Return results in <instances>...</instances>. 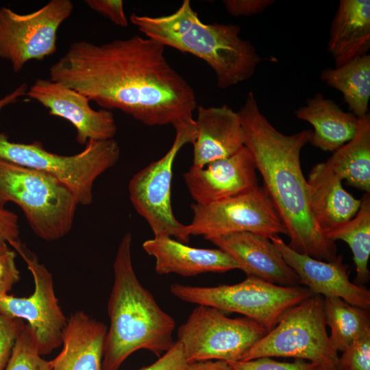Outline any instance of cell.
<instances>
[{
  "label": "cell",
  "instance_id": "obj_32",
  "mask_svg": "<svg viewBox=\"0 0 370 370\" xmlns=\"http://www.w3.org/2000/svg\"><path fill=\"white\" fill-rule=\"evenodd\" d=\"M16 256V252L8 245L0 247V297L8 295L13 285L20 280Z\"/></svg>",
  "mask_w": 370,
  "mask_h": 370
},
{
  "label": "cell",
  "instance_id": "obj_25",
  "mask_svg": "<svg viewBox=\"0 0 370 370\" xmlns=\"http://www.w3.org/2000/svg\"><path fill=\"white\" fill-rule=\"evenodd\" d=\"M320 77L340 91L353 113L360 118L368 112L370 99V56L355 58L339 67L323 69Z\"/></svg>",
  "mask_w": 370,
  "mask_h": 370
},
{
  "label": "cell",
  "instance_id": "obj_13",
  "mask_svg": "<svg viewBox=\"0 0 370 370\" xmlns=\"http://www.w3.org/2000/svg\"><path fill=\"white\" fill-rule=\"evenodd\" d=\"M10 245L26 262L33 277L34 291L27 297H0V312L12 318L25 319L34 334L39 353L49 354L62 345L67 323L55 294L53 275L19 240Z\"/></svg>",
  "mask_w": 370,
  "mask_h": 370
},
{
  "label": "cell",
  "instance_id": "obj_18",
  "mask_svg": "<svg viewBox=\"0 0 370 370\" xmlns=\"http://www.w3.org/2000/svg\"><path fill=\"white\" fill-rule=\"evenodd\" d=\"M197 112L193 166L203 167L245 146V132L238 112L225 104L208 108L199 106Z\"/></svg>",
  "mask_w": 370,
  "mask_h": 370
},
{
  "label": "cell",
  "instance_id": "obj_10",
  "mask_svg": "<svg viewBox=\"0 0 370 370\" xmlns=\"http://www.w3.org/2000/svg\"><path fill=\"white\" fill-rule=\"evenodd\" d=\"M175 130V137L170 149L161 158L133 175L128 191L134 208L147 222L154 238L171 237L186 244L190 236L171 207V180L177 154L184 145L193 143L196 138L195 121Z\"/></svg>",
  "mask_w": 370,
  "mask_h": 370
},
{
  "label": "cell",
  "instance_id": "obj_22",
  "mask_svg": "<svg viewBox=\"0 0 370 370\" xmlns=\"http://www.w3.org/2000/svg\"><path fill=\"white\" fill-rule=\"evenodd\" d=\"M369 48L370 1L341 0L328 44L335 67L367 55Z\"/></svg>",
  "mask_w": 370,
  "mask_h": 370
},
{
  "label": "cell",
  "instance_id": "obj_21",
  "mask_svg": "<svg viewBox=\"0 0 370 370\" xmlns=\"http://www.w3.org/2000/svg\"><path fill=\"white\" fill-rule=\"evenodd\" d=\"M106 325L82 311L73 313L63 332L62 351L51 370H102Z\"/></svg>",
  "mask_w": 370,
  "mask_h": 370
},
{
  "label": "cell",
  "instance_id": "obj_34",
  "mask_svg": "<svg viewBox=\"0 0 370 370\" xmlns=\"http://www.w3.org/2000/svg\"><path fill=\"white\" fill-rule=\"evenodd\" d=\"M187 365L182 344L177 341L154 363L138 370H185Z\"/></svg>",
  "mask_w": 370,
  "mask_h": 370
},
{
  "label": "cell",
  "instance_id": "obj_17",
  "mask_svg": "<svg viewBox=\"0 0 370 370\" xmlns=\"http://www.w3.org/2000/svg\"><path fill=\"white\" fill-rule=\"evenodd\" d=\"M208 241L229 254L247 277L280 286H299L297 274L269 238L241 232L215 236Z\"/></svg>",
  "mask_w": 370,
  "mask_h": 370
},
{
  "label": "cell",
  "instance_id": "obj_19",
  "mask_svg": "<svg viewBox=\"0 0 370 370\" xmlns=\"http://www.w3.org/2000/svg\"><path fill=\"white\" fill-rule=\"evenodd\" d=\"M143 248L155 258V270L160 275L193 276L238 269L232 258L220 249L193 247L171 237H153L145 241Z\"/></svg>",
  "mask_w": 370,
  "mask_h": 370
},
{
  "label": "cell",
  "instance_id": "obj_9",
  "mask_svg": "<svg viewBox=\"0 0 370 370\" xmlns=\"http://www.w3.org/2000/svg\"><path fill=\"white\" fill-rule=\"evenodd\" d=\"M216 308L198 305L177 330L188 363L217 360H242L267 332L247 317L232 319Z\"/></svg>",
  "mask_w": 370,
  "mask_h": 370
},
{
  "label": "cell",
  "instance_id": "obj_5",
  "mask_svg": "<svg viewBox=\"0 0 370 370\" xmlns=\"http://www.w3.org/2000/svg\"><path fill=\"white\" fill-rule=\"evenodd\" d=\"M9 202L21 208L34 233L45 241L69 233L79 205L72 191L53 177L0 158V208Z\"/></svg>",
  "mask_w": 370,
  "mask_h": 370
},
{
  "label": "cell",
  "instance_id": "obj_31",
  "mask_svg": "<svg viewBox=\"0 0 370 370\" xmlns=\"http://www.w3.org/2000/svg\"><path fill=\"white\" fill-rule=\"evenodd\" d=\"M25 325L22 319L10 317L0 312V370L6 367L16 340Z\"/></svg>",
  "mask_w": 370,
  "mask_h": 370
},
{
  "label": "cell",
  "instance_id": "obj_16",
  "mask_svg": "<svg viewBox=\"0 0 370 370\" xmlns=\"http://www.w3.org/2000/svg\"><path fill=\"white\" fill-rule=\"evenodd\" d=\"M269 239L297 274L299 284L306 286L314 295L339 297L353 306L369 310L370 291L364 286L351 282L348 265L343 263L342 256L330 262L319 260L295 251L279 236Z\"/></svg>",
  "mask_w": 370,
  "mask_h": 370
},
{
  "label": "cell",
  "instance_id": "obj_38",
  "mask_svg": "<svg viewBox=\"0 0 370 370\" xmlns=\"http://www.w3.org/2000/svg\"><path fill=\"white\" fill-rule=\"evenodd\" d=\"M27 86L23 83L15 88L13 91L4 96L0 99V113L4 108L15 103L19 98L27 95Z\"/></svg>",
  "mask_w": 370,
  "mask_h": 370
},
{
  "label": "cell",
  "instance_id": "obj_29",
  "mask_svg": "<svg viewBox=\"0 0 370 370\" xmlns=\"http://www.w3.org/2000/svg\"><path fill=\"white\" fill-rule=\"evenodd\" d=\"M336 370H370V332L346 347L338 357Z\"/></svg>",
  "mask_w": 370,
  "mask_h": 370
},
{
  "label": "cell",
  "instance_id": "obj_28",
  "mask_svg": "<svg viewBox=\"0 0 370 370\" xmlns=\"http://www.w3.org/2000/svg\"><path fill=\"white\" fill-rule=\"evenodd\" d=\"M3 370H51L49 361L42 358L34 334L27 324L17 337Z\"/></svg>",
  "mask_w": 370,
  "mask_h": 370
},
{
  "label": "cell",
  "instance_id": "obj_35",
  "mask_svg": "<svg viewBox=\"0 0 370 370\" xmlns=\"http://www.w3.org/2000/svg\"><path fill=\"white\" fill-rule=\"evenodd\" d=\"M275 3L274 0H224L223 3L232 16H249L262 13Z\"/></svg>",
  "mask_w": 370,
  "mask_h": 370
},
{
  "label": "cell",
  "instance_id": "obj_20",
  "mask_svg": "<svg viewBox=\"0 0 370 370\" xmlns=\"http://www.w3.org/2000/svg\"><path fill=\"white\" fill-rule=\"evenodd\" d=\"M342 180L325 162L314 166L306 180L312 214L325 234L354 217L360 206Z\"/></svg>",
  "mask_w": 370,
  "mask_h": 370
},
{
  "label": "cell",
  "instance_id": "obj_14",
  "mask_svg": "<svg viewBox=\"0 0 370 370\" xmlns=\"http://www.w3.org/2000/svg\"><path fill=\"white\" fill-rule=\"evenodd\" d=\"M26 95L48 109L51 115L70 122L76 130V140L80 145H86L89 140L112 139L116 133L111 111L92 109L87 97L59 82L37 79Z\"/></svg>",
  "mask_w": 370,
  "mask_h": 370
},
{
  "label": "cell",
  "instance_id": "obj_37",
  "mask_svg": "<svg viewBox=\"0 0 370 370\" xmlns=\"http://www.w3.org/2000/svg\"><path fill=\"white\" fill-rule=\"evenodd\" d=\"M185 370H233V369L227 362L210 360L188 363Z\"/></svg>",
  "mask_w": 370,
  "mask_h": 370
},
{
  "label": "cell",
  "instance_id": "obj_24",
  "mask_svg": "<svg viewBox=\"0 0 370 370\" xmlns=\"http://www.w3.org/2000/svg\"><path fill=\"white\" fill-rule=\"evenodd\" d=\"M347 183L370 193V115L358 118L354 137L325 162Z\"/></svg>",
  "mask_w": 370,
  "mask_h": 370
},
{
  "label": "cell",
  "instance_id": "obj_8",
  "mask_svg": "<svg viewBox=\"0 0 370 370\" xmlns=\"http://www.w3.org/2000/svg\"><path fill=\"white\" fill-rule=\"evenodd\" d=\"M321 295L312 294L289 309L242 360L262 357L308 360L335 370L338 356L326 330Z\"/></svg>",
  "mask_w": 370,
  "mask_h": 370
},
{
  "label": "cell",
  "instance_id": "obj_30",
  "mask_svg": "<svg viewBox=\"0 0 370 370\" xmlns=\"http://www.w3.org/2000/svg\"><path fill=\"white\" fill-rule=\"evenodd\" d=\"M233 370H325L312 362L297 359L293 362H278L269 357L229 362Z\"/></svg>",
  "mask_w": 370,
  "mask_h": 370
},
{
  "label": "cell",
  "instance_id": "obj_15",
  "mask_svg": "<svg viewBox=\"0 0 370 370\" xmlns=\"http://www.w3.org/2000/svg\"><path fill=\"white\" fill-rule=\"evenodd\" d=\"M184 179L195 204L206 205L258 187L256 168L245 146L203 167L192 166Z\"/></svg>",
  "mask_w": 370,
  "mask_h": 370
},
{
  "label": "cell",
  "instance_id": "obj_7",
  "mask_svg": "<svg viewBox=\"0 0 370 370\" xmlns=\"http://www.w3.org/2000/svg\"><path fill=\"white\" fill-rule=\"evenodd\" d=\"M170 291L186 302L242 314L267 332L289 309L312 295L305 287L276 285L254 277H247L235 284L212 287L174 283Z\"/></svg>",
  "mask_w": 370,
  "mask_h": 370
},
{
  "label": "cell",
  "instance_id": "obj_6",
  "mask_svg": "<svg viewBox=\"0 0 370 370\" xmlns=\"http://www.w3.org/2000/svg\"><path fill=\"white\" fill-rule=\"evenodd\" d=\"M120 148L114 139L89 140L84 149L72 156L46 150L39 141L14 143L0 133V158L49 175L66 186L79 205L93 201L92 187L97 178L112 167L120 158Z\"/></svg>",
  "mask_w": 370,
  "mask_h": 370
},
{
  "label": "cell",
  "instance_id": "obj_12",
  "mask_svg": "<svg viewBox=\"0 0 370 370\" xmlns=\"http://www.w3.org/2000/svg\"><path fill=\"white\" fill-rule=\"evenodd\" d=\"M73 10L70 0H51L27 14L0 8V59L19 72L30 60H41L57 49V33Z\"/></svg>",
  "mask_w": 370,
  "mask_h": 370
},
{
  "label": "cell",
  "instance_id": "obj_4",
  "mask_svg": "<svg viewBox=\"0 0 370 370\" xmlns=\"http://www.w3.org/2000/svg\"><path fill=\"white\" fill-rule=\"evenodd\" d=\"M130 20L146 37L203 60L214 71L222 89L250 79L262 61L251 42L240 37L238 25L204 23L189 0L170 14L132 13Z\"/></svg>",
  "mask_w": 370,
  "mask_h": 370
},
{
  "label": "cell",
  "instance_id": "obj_2",
  "mask_svg": "<svg viewBox=\"0 0 370 370\" xmlns=\"http://www.w3.org/2000/svg\"><path fill=\"white\" fill-rule=\"evenodd\" d=\"M245 132V146L262 176L264 186L290 238L295 251L330 262L338 256L334 242L317 225L312 214L300 162L302 148L312 130L286 135L261 112L253 92L238 111Z\"/></svg>",
  "mask_w": 370,
  "mask_h": 370
},
{
  "label": "cell",
  "instance_id": "obj_1",
  "mask_svg": "<svg viewBox=\"0 0 370 370\" xmlns=\"http://www.w3.org/2000/svg\"><path fill=\"white\" fill-rule=\"evenodd\" d=\"M165 47L134 35L97 45L73 42L49 68L50 79L117 109L149 126L190 123L197 98L190 84L169 63Z\"/></svg>",
  "mask_w": 370,
  "mask_h": 370
},
{
  "label": "cell",
  "instance_id": "obj_23",
  "mask_svg": "<svg viewBox=\"0 0 370 370\" xmlns=\"http://www.w3.org/2000/svg\"><path fill=\"white\" fill-rule=\"evenodd\" d=\"M295 114L312 125L314 131L309 143L323 151L332 152L354 137L358 119L321 93L308 99L305 105L295 111Z\"/></svg>",
  "mask_w": 370,
  "mask_h": 370
},
{
  "label": "cell",
  "instance_id": "obj_36",
  "mask_svg": "<svg viewBox=\"0 0 370 370\" xmlns=\"http://www.w3.org/2000/svg\"><path fill=\"white\" fill-rule=\"evenodd\" d=\"M18 216L13 212L0 208V247L19 240Z\"/></svg>",
  "mask_w": 370,
  "mask_h": 370
},
{
  "label": "cell",
  "instance_id": "obj_26",
  "mask_svg": "<svg viewBox=\"0 0 370 370\" xmlns=\"http://www.w3.org/2000/svg\"><path fill=\"white\" fill-rule=\"evenodd\" d=\"M325 236L334 242L341 240L350 247L356 267L355 284L364 286L369 281L368 262L370 256V193H365L360 208L354 217L327 232Z\"/></svg>",
  "mask_w": 370,
  "mask_h": 370
},
{
  "label": "cell",
  "instance_id": "obj_11",
  "mask_svg": "<svg viewBox=\"0 0 370 370\" xmlns=\"http://www.w3.org/2000/svg\"><path fill=\"white\" fill-rule=\"evenodd\" d=\"M191 222L185 225L188 236L204 239L234 232H247L269 238L288 231L264 188L254 190L206 205L193 203Z\"/></svg>",
  "mask_w": 370,
  "mask_h": 370
},
{
  "label": "cell",
  "instance_id": "obj_27",
  "mask_svg": "<svg viewBox=\"0 0 370 370\" xmlns=\"http://www.w3.org/2000/svg\"><path fill=\"white\" fill-rule=\"evenodd\" d=\"M323 313L331 330L332 347L343 352L354 340L370 332L369 310L353 306L339 297H324Z\"/></svg>",
  "mask_w": 370,
  "mask_h": 370
},
{
  "label": "cell",
  "instance_id": "obj_3",
  "mask_svg": "<svg viewBox=\"0 0 370 370\" xmlns=\"http://www.w3.org/2000/svg\"><path fill=\"white\" fill-rule=\"evenodd\" d=\"M132 236L125 233L113 264L114 282L108 302L110 323L102 370H118L132 353L147 349L160 356L174 344L173 318L139 282L132 260Z\"/></svg>",
  "mask_w": 370,
  "mask_h": 370
},
{
  "label": "cell",
  "instance_id": "obj_33",
  "mask_svg": "<svg viewBox=\"0 0 370 370\" xmlns=\"http://www.w3.org/2000/svg\"><path fill=\"white\" fill-rule=\"evenodd\" d=\"M85 3L91 10L108 18L114 25L120 27L128 25L123 1L86 0Z\"/></svg>",
  "mask_w": 370,
  "mask_h": 370
},
{
  "label": "cell",
  "instance_id": "obj_39",
  "mask_svg": "<svg viewBox=\"0 0 370 370\" xmlns=\"http://www.w3.org/2000/svg\"><path fill=\"white\" fill-rule=\"evenodd\" d=\"M336 370V369H335Z\"/></svg>",
  "mask_w": 370,
  "mask_h": 370
}]
</instances>
